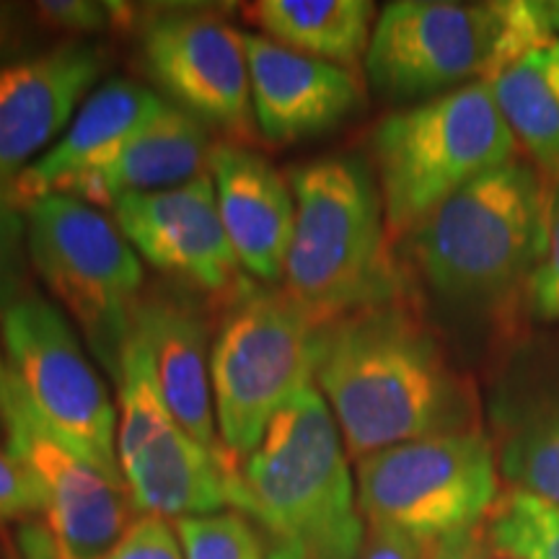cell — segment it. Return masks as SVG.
<instances>
[{
  "mask_svg": "<svg viewBox=\"0 0 559 559\" xmlns=\"http://www.w3.org/2000/svg\"><path fill=\"white\" fill-rule=\"evenodd\" d=\"M551 39L547 3L396 0L376 19L362 62L381 99L419 104L492 81Z\"/></svg>",
  "mask_w": 559,
  "mask_h": 559,
  "instance_id": "cell-4",
  "label": "cell"
},
{
  "mask_svg": "<svg viewBox=\"0 0 559 559\" xmlns=\"http://www.w3.org/2000/svg\"><path fill=\"white\" fill-rule=\"evenodd\" d=\"M29 230L11 192H0V319L29 293Z\"/></svg>",
  "mask_w": 559,
  "mask_h": 559,
  "instance_id": "cell-27",
  "label": "cell"
},
{
  "mask_svg": "<svg viewBox=\"0 0 559 559\" xmlns=\"http://www.w3.org/2000/svg\"><path fill=\"white\" fill-rule=\"evenodd\" d=\"M485 551V531L481 526L456 531L430 544V559H481Z\"/></svg>",
  "mask_w": 559,
  "mask_h": 559,
  "instance_id": "cell-33",
  "label": "cell"
},
{
  "mask_svg": "<svg viewBox=\"0 0 559 559\" xmlns=\"http://www.w3.org/2000/svg\"><path fill=\"white\" fill-rule=\"evenodd\" d=\"M487 544L515 559H559V506L506 489L481 523Z\"/></svg>",
  "mask_w": 559,
  "mask_h": 559,
  "instance_id": "cell-24",
  "label": "cell"
},
{
  "mask_svg": "<svg viewBox=\"0 0 559 559\" xmlns=\"http://www.w3.org/2000/svg\"><path fill=\"white\" fill-rule=\"evenodd\" d=\"M528 304L534 317L559 321V181L551 190L547 254L528 280Z\"/></svg>",
  "mask_w": 559,
  "mask_h": 559,
  "instance_id": "cell-30",
  "label": "cell"
},
{
  "mask_svg": "<svg viewBox=\"0 0 559 559\" xmlns=\"http://www.w3.org/2000/svg\"><path fill=\"white\" fill-rule=\"evenodd\" d=\"M355 489L362 521L436 544L485 523L500 498L498 456L481 430L409 440L360 459Z\"/></svg>",
  "mask_w": 559,
  "mask_h": 559,
  "instance_id": "cell-11",
  "label": "cell"
},
{
  "mask_svg": "<svg viewBox=\"0 0 559 559\" xmlns=\"http://www.w3.org/2000/svg\"><path fill=\"white\" fill-rule=\"evenodd\" d=\"M135 26L143 70L169 104L205 128L251 130L254 111L241 32L200 5L138 9Z\"/></svg>",
  "mask_w": 559,
  "mask_h": 559,
  "instance_id": "cell-12",
  "label": "cell"
},
{
  "mask_svg": "<svg viewBox=\"0 0 559 559\" xmlns=\"http://www.w3.org/2000/svg\"><path fill=\"white\" fill-rule=\"evenodd\" d=\"M210 148L205 124L166 102L115 156L83 174L66 194L88 205L115 207L128 194L171 190L207 174Z\"/></svg>",
  "mask_w": 559,
  "mask_h": 559,
  "instance_id": "cell-20",
  "label": "cell"
},
{
  "mask_svg": "<svg viewBox=\"0 0 559 559\" xmlns=\"http://www.w3.org/2000/svg\"><path fill=\"white\" fill-rule=\"evenodd\" d=\"M243 13L262 37L353 73L376 26L368 0H257Z\"/></svg>",
  "mask_w": 559,
  "mask_h": 559,
  "instance_id": "cell-21",
  "label": "cell"
},
{
  "mask_svg": "<svg viewBox=\"0 0 559 559\" xmlns=\"http://www.w3.org/2000/svg\"><path fill=\"white\" fill-rule=\"evenodd\" d=\"M319 326L275 285L241 277L226 293L210 345V383L221 443L239 461L257 449L277 412L313 383Z\"/></svg>",
  "mask_w": 559,
  "mask_h": 559,
  "instance_id": "cell-7",
  "label": "cell"
},
{
  "mask_svg": "<svg viewBox=\"0 0 559 559\" xmlns=\"http://www.w3.org/2000/svg\"><path fill=\"white\" fill-rule=\"evenodd\" d=\"M174 528L185 559H267L260 531L236 510L190 515Z\"/></svg>",
  "mask_w": 559,
  "mask_h": 559,
  "instance_id": "cell-25",
  "label": "cell"
},
{
  "mask_svg": "<svg viewBox=\"0 0 559 559\" xmlns=\"http://www.w3.org/2000/svg\"><path fill=\"white\" fill-rule=\"evenodd\" d=\"M45 37L34 19L32 3H9L0 0V66L34 55L37 41Z\"/></svg>",
  "mask_w": 559,
  "mask_h": 559,
  "instance_id": "cell-31",
  "label": "cell"
},
{
  "mask_svg": "<svg viewBox=\"0 0 559 559\" xmlns=\"http://www.w3.org/2000/svg\"><path fill=\"white\" fill-rule=\"evenodd\" d=\"M34 515H45L37 479L9 445L0 443V523H29Z\"/></svg>",
  "mask_w": 559,
  "mask_h": 559,
  "instance_id": "cell-28",
  "label": "cell"
},
{
  "mask_svg": "<svg viewBox=\"0 0 559 559\" xmlns=\"http://www.w3.org/2000/svg\"><path fill=\"white\" fill-rule=\"evenodd\" d=\"M495 456L510 489L559 506V391L506 417Z\"/></svg>",
  "mask_w": 559,
  "mask_h": 559,
  "instance_id": "cell-23",
  "label": "cell"
},
{
  "mask_svg": "<svg viewBox=\"0 0 559 559\" xmlns=\"http://www.w3.org/2000/svg\"><path fill=\"white\" fill-rule=\"evenodd\" d=\"M481 531H485V528H481ZM481 559H515V557L502 555L500 549H495L492 544H487V539H485V551H481Z\"/></svg>",
  "mask_w": 559,
  "mask_h": 559,
  "instance_id": "cell-36",
  "label": "cell"
},
{
  "mask_svg": "<svg viewBox=\"0 0 559 559\" xmlns=\"http://www.w3.org/2000/svg\"><path fill=\"white\" fill-rule=\"evenodd\" d=\"M0 443H5V360L0 353Z\"/></svg>",
  "mask_w": 559,
  "mask_h": 559,
  "instance_id": "cell-35",
  "label": "cell"
},
{
  "mask_svg": "<svg viewBox=\"0 0 559 559\" xmlns=\"http://www.w3.org/2000/svg\"><path fill=\"white\" fill-rule=\"evenodd\" d=\"M487 86L531 164L559 181V39L526 52Z\"/></svg>",
  "mask_w": 559,
  "mask_h": 559,
  "instance_id": "cell-22",
  "label": "cell"
},
{
  "mask_svg": "<svg viewBox=\"0 0 559 559\" xmlns=\"http://www.w3.org/2000/svg\"><path fill=\"white\" fill-rule=\"evenodd\" d=\"M267 559H358L366 521L347 449L321 391L306 386L239 461V506Z\"/></svg>",
  "mask_w": 559,
  "mask_h": 559,
  "instance_id": "cell-2",
  "label": "cell"
},
{
  "mask_svg": "<svg viewBox=\"0 0 559 559\" xmlns=\"http://www.w3.org/2000/svg\"><path fill=\"white\" fill-rule=\"evenodd\" d=\"M251 111L272 145H293L340 128L362 104L353 70L288 50L262 34H243Z\"/></svg>",
  "mask_w": 559,
  "mask_h": 559,
  "instance_id": "cell-16",
  "label": "cell"
},
{
  "mask_svg": "<svg viewBox=\"0 0 559 559\" xmlns=\"http://www.w3.org/2000/svg\"><path fill=\"white\" fill-rule=\"evenodd\" d=\"M34 19L45 34H86L128 29L138 21V5L115 0H37L32 3Z\"/></svg>",
  "mask_w": 559,
  "mask_h": 559,
  "instance_id": "cell-26",
  "label": "cell"
},
{
  "mask_svg": "<svg viewBox=\"0 0 559 559\" xmlns=\"http://www.w3.org/2000/svg\"><path fill=\"white\" fill-rule=\"evenodd\" d=\"M513 151L485 81L383 117L370 135V166L389 236L412 234L466 185L515 158Z\"/></svg>",
  "mask_w": 559,
  "mask_h": 559,
  "instance_id": "cell-6",
  "label": "cell"
},
{
  "mask_svg": "<svg viewBox=\"0 0 559 559\" xmlns=\"http://www.w3.org/2000/svg\"><path fill=\"white\" fill-rule=\"evenodd\" d=\"M111 210L132 249L177 283L221 296L241 283L210 174L171 190L128 194Z\"/></svg>",
  "mask_w": 559,
  "mask_h": 559,
  "instance_id": "cell-14",
  "label": "cell"
},
{
  "mask_svg": "<svg viewBox=\"0 0 559 559\" xmlns=\"http://www.w3.org/2000/svg\"><path fill=\"white\" fill-rule=\"evenodd\" d=\"M132 332L148 345L158 389L174 419L205 449L223 451L210 383L213 337L200 306L177 290L153 288L135 300Z\"/></svg>",
  "mask_w": 559,
  "mask_h": 559,
  "instance_id": "cell-18",
  "label": "cell"
},
{
  "mask_svg": "<svg viewBox=\"0 0 559 559\" xmlns=\"http://www.w3.org/2000/svg\"><path fill=\"white\" fill-rule=\"evenodd\" d=\"M24 213L34 270L117 383L143 288L135 249L115 221L70 194H47L29 202Z\"/></svg>",
  "mask_w": 559,
  "mask_h": 559,
  "instance_id": "cell-8",
  "label": "cell"
},
{
  "mask_svg": "<svg viewBox=\"0 0 559 559\" xmlns=\"http://www.w3.org/2000/svg\"><path fill=\"white\" fill-rule=\"evenodd\" d=\"M5 445L29 466L60 559H107L132 526L124 481L109 477L34 423L5 386Z\"/></svg>",
  "mask_w": 559,
  "mask_h": 559,
  "instance_id": "cell-13",
  "label": "cell"
},
{
  "mask_svg": "<svg viewBox=\"0 0 559 559\" xmlns=\"http://www.w3.org/2000/svg\"><path fill=\"white\" fill-rule=\"evenodd\" d=\"M107 559H185L177 528L158 515H140Z\"/></svg>",
  "mask_w": 559,
  "mask_h": 559,
  "instance_id": "cell-29",
  "label": "cell"
},
{
  "mask_svg": "<svg viewBox=\"0 0 559 559\" xmlns=\"http://www.w3.org/2000/svg\"><path fill=\"white\" fill-rule=\"evenodd\" d=\"M547 11H549V24H551V29L559 32V0H557V3H547Z\"/></svg>",
  "mask_w": 559,
  "mask_h": 559,
  "instance_id": "cell-37",
  "label": "cell"
},
{
  "mask_svg": "<svg viewBox=\"0 0 559 559\" xmlns=\"http://www.w3.org/2000/svg\"><path fill=\"white\" fill-rule=\"evenodd\" d=\"M207 174L241 267L264 285L280 283L296 230V198L288 177L260 151L230 140L213 143Z\"/></svg>",
  "mask_w": 559,
  "mask_h": 559,
  "instance_id": "cell-17",
  "label": "cell"
},
{
  "mask_svg": "<svg viewBox=\"0 0 559 559\" xmlns=\"http://www.w3.org/2000/svg\"><path fill=\"white\" fill-rule=\"evenodd\" d=\"M164 107L166 99L132 79L102 83L88 94L58 143L13 181L11 198L26 207L47 194H66L83 174L115 156Z\"/></svg>",
  "mask_w": 559,
  "mask_h": 559,
  "instance_id": "cell-19",
  "label": "cell"
},
{
  "mask_svg": "<svg viewBox=\"0 0 559 559\" xmlns=\"http://www.w3.org/2000/svg\"><path fill=\"white\" fill-rule=\"evenodd\" d=\"M107 45L66 39L0 66V192L34 164L109 68Z\"/></svg>",
  "mask_w": 559,
  "mask_h": 559,
  "instance_id": "cell-15",
  "label": "cell"
},
{
  "mask_svg": "<svg viewBox=\"0 0 559 559\" xmlns=\"http://www.w3.org/2000/svg\"><path fill=\"white\" fill-rule=\"evenodd\" d=\"M117 461L143 515L190 519L239 506V459L210 451L174 419L160 394L148 345L132 332L122 353Z\"/></svg>",
  "mask_w": 559,
  "mask_h": 559,
  "instance_id": "cell-9",
  "label": "cell"
},
{
  "mask_svg": "<svg viewBox=\"0 0 559 559\" xmlns=\"http://www.w3.org/2000/svg\"><path fill=\"white\" fill-rule=\"evenodd\" d=\"M5 386L41 430L122 481L117 412L66 313L29 290L0 319Z\"/></svg>",
  "mask_w": 559,
  "mask_h": 559,
  "instance_id": "cell-10",
  "label": "cell"
},
{
  "mask_svg": "<svg viewBox=\"0 0 559 559\" xmlns=\"http://www.w3.org/2000/svg\"><path fill=\"white\" fill-rule=\"evenodd\" d=\"M313 383L355 461L409 440L479 430L472 381L400 298L321 324Z\"/></svg>",
  "mask_w": 559,
  "mask_h": 559,
  "instance_id": "cell-1",
  "label": "cell"
},
{
  "mask_svg": "<svg viewBox=\"0 0 559 559\" xmlns=\"http://www.w3.org/2000/svg\"><path fill=\"white\" fill-rule=\"evenodd\" d=\"M358 559H430V544L383 523H366Z\"/></svg>",
  "mask_w": 559,
  "mask_h": 559,
  "instance_id": "cell-32",
  "label": "cell"
},
{
  "mask_svg": "<svg viewBox=\"0 0 559 559\" xmlns=\"http://www.w3.org/2000/svg\"><path fill=\"white\" fill-rule=\"evenodd\" d=\"M296 230L283 290L317 324L402 296L373 166L360 156H324L293 166Z\"/></svg>",
  "mask_w": 559,
  "mask_h": 559,
  "instance_id": "cell-3",
  "label": "cell"
},
{
  "mask_svg": "<svg viewBox=\"0 0 559 559\" xmlns=\"http://www.w3.org/2000/svg\"><path fill=\"white\" fill-rule=\"evenodd\" d=\"M551 190L531 160L474 179L409 234L412 262L432 293L481 304L513 290L547 254Z\"/></svg>",
  "mask_w": 559,
  "mask_h": 559,
  "instance_id": "cell-5",
  "label": "cell"
},
{
  "mask_svg": "<svg viewBox=\"0 0 559 559\" xmlns=\"http://www.w3.org/2000/svg\"><path fill=\"white\" fill-rule=\"evenodd\" d=\"M16 539L21 559H60L58 547H55L45 523H21Z\"/></svg>",
  "mask_w": 559,
  "mask_h": 559,
  "instance_id": "cell-34",
  "label": "cell"
}]
</instances>
